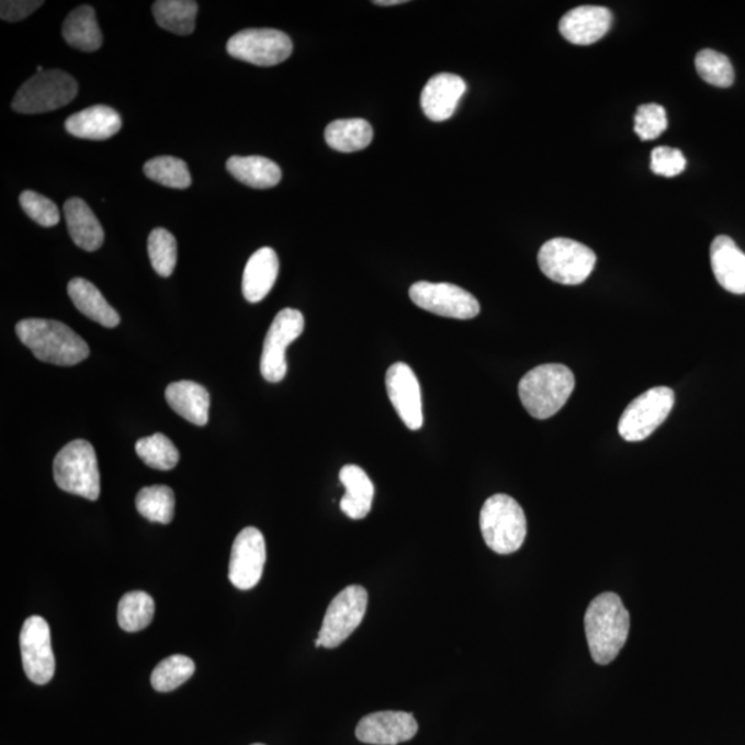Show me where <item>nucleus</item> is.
<instances>
[{
  "label": "nucleus",
  "mask_w": 745,
  "mask_h": 745,
  "mask_svg": "<svg viewBox=\"0 0 745 745\" xmlns=\"http://www.w3.org/2000/svg\"><path fill=\"white\" fill-rule=\"evenodd\" d=\"M584 625L592 661L607 666L629 640L630 613L619 595L603 592L589 603Z\"/></svg>",
  "instance_id": "1"
},
{
  "label": "nucleus",
  "mask_w": 745,
  "mask_h": 745,
  "mask_svg": "<svg viewBox=\"0 0 745 745\" xmlns=\"http://www.w3.org/2000/svg\"><path fill=\"white\" fill-rule=\"evenodd\" d=\"M15 334L45 363L75 366L90 355L88 342L61 321L24 319L15 326Z\"/></svg>",
  "instance_id": "2"
},
{
  "label": "nucleus",
  "mask_w": 745,
  "mask_h": 745,
  "mask_svg": "<svg viewBox=\"0 0 745 745\" xmlns=\"http://www.w3.org/2000/svg\"><path fill=\"white\" fill-rule=\"evenodd\" d=\"M575 376L565 364L549 363L530 370L519 383L518 393L524 409L538 420H546L566 405Z\"/></svg>",
  "instance_id": "3"
},
{
  "label": "nucleus",
  "mask_w": 745,
  "mask_h": 745,
  "mask_svg": "<svg viewBox=\"0 0 745 745\" xmlns=\"http://www.w3.org/2000/svg\"><path fill=\"white\" fill-rule=\"evenodd\" d=\"M479 524L486 545L496 554H513L527 539V516L511 496L495 495L487 498L481 509Z\"/></svg>",
  "instance_id": "4"
},
{
  "label": "nucleus",
  "mask_w": 745,
  "mask_h": 745,
  "mask_svg": "<svg viewBox=\"0 0 745 745\" xmlns=\"http://www.w3.org/2000/svg\"><path fill=\"white\" fill-rule=\"evenodd\" d=\"M53 475L61 490L95 501L100 497V473L94 448L83 439L64 447L53 463Z\"/></svg>",
  "instance_id": "5"
},
{
  "label": "nucleus",
  "mask_w": 745,
  "mask_h": 745,
  "mask_svg": "<svg viewBox=\"0 0 745 745\" xmlns=\"http://www.w3.org/2000/svg\"><path fill=\"white\" fill-rule=\"evenodd\" d=\"M77 94V80L60 69H52L26 80L15 93L12 106L20 114H45L68 105Z\"/></svg>",
  "instance_id": "6"
},
{
  "label": "nucleus",
  "mask_w": 745,
  "mask_h": 745,
  "mask_svg": "<svg viewBox=\"0 0 745 745\" xmlns=\"http://www.w3.org/2000/svg\"><path fill=\"white\" fill-rule=\"evenodd\" d=\"M597 256L588 246L567 238L549 240L539 251V267L561 285H580L591 275Z\"/></svg>",
  "instance_id": "7"
},
{
  "label": "nucleus",
  "mask_w": 745,
  "mask_h": 745,
  "mask_svg": "<svg viewBox=\"0 0 745 745\" xmlns=\"http://www.w3.org/2000/svg\"><path fill=\"white\" fill-rule=\"evenodd\" d=\"M675 402L674 391L656 387L632 400L620 417L619 432L627 442L645 441L666 421Z\"/></svg>",
  "instance_id": "8"
},
{
  "label": "nucleus",
  "mask_w": 745,
  "mask_h": 745,
  "mask_svg": "<svg viewBox=\"0 0 745 745\" xmlns=\"http://www.w3.org/2000/svg\"><path fill=\"white\" fill-rule=\"evenodd\" d=\"M368 599V591L362 586H348L336 595L319 631L321 647L335 648L350 637L366 614Z\"/></svg>",
  "instance_id": "9"
},
{
  "label": "nucleus",
  "mask_w": 745,
  "mask_h": 745,
  "mask_svg": "<svg viewBox=\"0 0 745 745\" xmlns=\"http://www.w3.org/2000/svg\"><path fill=\"white\" fill-rule=\"evenodd\" d=\"M304 316L298 309H282L273 319L262 347L260 370L268 383L286 377V350L304 331Z\"/></svg>",
  "instance_id": "10"
},
{
  "label": "nucleus",
  "mask_w": 745,
  "mask_h": 745,
  "mask_svg": "<svg viewBox=\"0 0 745 745\" xmlns=\"http://www.w3.org/2000/svg\"><path fill=\"white\" fill-rule=\"evenodd\" d=\"M229 56L259 67L278 66L293 52V43L285 32L250 29L238 32L227 43Z\"/></svg>",
  "instance_id": "11"
},
{
  "label": "nucleus",
  "mask_w": 745,
  "mask_h": 745,
  "mask_svg": "<svg viewBox=\"0 0 745 745\" xmlns=\"http://www.w3.org/2000/svg\"><path fill=\"white\" fill-rule=\"evenodd\" d=\"M409 296L418 308L444 318L473 319L481 313V305L473 294L452 283L417 282Z\"/></svg>",
  "instance_id": "12"
},
{
  "label": "nucleus",
  "mask_w": 745,
  "mask_h": 745,
  "mask_svg": "<svg viewBox=\"0 0 745 745\" xmlns=\"http://www.w3.org/2000/svg\"><path fill=\"white\" fill-rule=\"evenodd\" d=\"M21 658L26 677L36 685L49 684L56 671L50 627L41 616L25 620L20 634Z\"/></svg>",
  "instance_id": "13"
},
{
  "label": "nucleus",
  "mask_w": 745,
  "mask_h": 745,
  "mask_svg": "<svg viewBox=\"0 0 745 745\" xmlns=\"http://www.w3.org/2000/svg\"><path fill=\"white\" fill-rule=\"evenodd\" d=\"M267 561L264 535L256 528H245L230 551L228 577L234 587L248 591L261 580Z\"/></svg>",
  "instance_id": "14"
},
{
  "label": "nucleus",
  "mask_w": 745,
  "mask_h": 745,
  "mask_svg": "<svg viewBox=\"0 0 745 745\" xmlns=\"http://www.w3.org/2000/svg\"><path fill=\"white\" fill-rule=\"evenodd\" d=\"M388 398L400 420L411 431H418L425 422L420 383L409 364L394 363L385 376Z\"/></svg>",
  "instance_id": "15"
},
{
  "label": "nucleus",
  "mask_w": 745,
  "mask_h": 745,
  "mask_svg": "<svg viewBox=\"0 0 745 745\" xmlns=\"http://www.w3.org/2000/svg\"><path fill=\"white\" fill-rule=\"evenodd\" d=\"M418 732L416 718L404 711L374 712L357 726L359 742L373 745H398L409 742Z\"/></svg>",
  "instance_id": "16"
},
{
  "label": "nucleus",
  "mask_w": 745,
  "mask_h": 745,
  "mask_svg": "<svg viewBox=\"0 0 745 745\" xmlns=\"http://www.w3.org/2000/svg\"><path fill=\"white\" fill-rule=\"evenodd\" d=\"M613 15L602 7H578L560 21V32L567 42L588 46L602 39L612 26Z\"/></svg>",
  "instance_id": "17"
},
{
  "label": "nucleus",
  "mask_w": 745,
  "mask_h": 745,
  "mask_svg": "<svg viewBox=\"0 0 745 745\" xmlns=\"http://www.w3.org/2000/svg\"><path fill=\"white\" fill-rule=\"evenodd\" d=\"M467 90L464 79L453 74H438L428 80L421 93V109L428 120L443 122L453 116Z\"/></svg>",
  "instance_id": "18"
},
{
  "label": "nucleus",
  "mask_w": 745,
  "mask_h": 745,
  "mask_svg": "<svg viewBox=\"0 0 745 745\" xmlns=\"http://www.w3.org/2000/svg\"><path fill=\"white\" fill-rule=\"evenodd\" d=\"M710 259L718 283L727 292L745 294V255L734 240L726 235L712 240Z\"/></svg>",
  "instance_id": "19"
},
{
  "label": "nucleus",
  "mask_w": 745,
  "mask_h": 745,
  "mask_svg": "<svg viewBox=\"0 0 745 745\" xmlns=\"http://www.w3.org/2000/svg\"><path fill=\"white\" fill-rule=\"evenodd\" d=\"M122 120L115 110L106 105H93L77 112L66 121V128L74 137L103 142L120 133Z\"/></svg>",
  "instance_id": "20"
},
{
  "label": "nucleus",
  "mask_w": 745,
  "mask_h": 745,
  "mask_svg": "<svg viewBox=\"0 0 745 745\" xmlns=\"http://www.w3.org/2000/svg\"><path fill=\"white\" fill-rule=\"evenodd\" d=\"M279 273V259L271 248H261L250 257L246 264L242 292L249 303L262 302L275 285Z\"/></svg>",
  "instance_id": "21"
},
{
  "label": "nucleus",
  "mask_w": 745,
  "mask_h": 745,
  "mask_svg": "<svg viewBox=\"0 0 745 745\" xmlns=\"http://www.w3.org/2000/svg\"><path fill=\"white\" fill-rule=\"evenodd\" d=\"M166 400L177 415L197 427H205L208 421L211 395L201 384L194 382H176L166 388Z\"/></svg>",
  "instance_id": "22"
},
{
  "label": "nucleus",
  "mask_w": 745,
  "mask_h": 745,
  "mask_svg": "<svg viewBox=\"0 0 745 745\" xmlns=\"http://www.w3.org/2000/svg\"><path fill=\"white\" fill-rule=\"evenodd\" d=\"M68 233L75 245L86 251H95L104 244V229L91 212L88 203L80 197H71L64 205Z\"/></svg>",
  "instance_id": "23"
},
{
  "label": "nucleus",
  "mask_w": 745,
  "mask_h": 745,
  "mask_svg": "<svg viewBox=\"0 0 745 745\" xmlns=\"http://www.w3.org/2000/svg\"><path fill=\"white\" fill-rule=\"evenodd\" d=\"M340 481L346 487V495L340 500L341 511L355 521L366 518L374 498L373 482L361 467L352 464L341 469Z\"/></svg>",
  "instance_id": "24"
},
{
  "label": "nucleus",
  "mask_w": 745,
  "mask_h": 745,
  "mask_svg": "<svg viewBox=\"0 0 745 745\" xmlns=\"http://www.w3.org/2000/svg\"><path fill=\"white\" fill-rule=\"evenodd\" d=\"M69 298L75 307L89 319L98 321L104 328H116L120 325V314L111 307L103 294L93 283L83 278H75L68 283Z\"/></svg>",
  "instance_id": "25"
},
{
  "label": "nucleus",
  "mask_w": 745,
  "mask_h": 745,
  "mask_svg": "<svg viewBox=\"0 0 745 745\" xmlns=\"http://www.w3.org/2000/svg\"><path fill=\"white\" fill-rule=\"evenodd\" d=\"M63 36L69 46L80 52H98L103 45V34L95 19L94 9L79 7L68 14L63 25Z\"/></svg>",
  "instance_id": "26"
},
{
  "label": "nucleus",
  "mask_w": 745,
  "mask_h": 745,
  "mask_svg": "<svg viewBox=\"0 0 745 745\" xmlns=\"http://www.w3.org/2000/svg\"><path fill=\"white\" fill-rule=\"evenodd\" d=\"M227 170L242 184L256 190L272 189L282 180V170L272 160L262 157H233Z\"/></svg>",
  "instance_id": "27"
},
{
  "label": "nucleus",
  "mask_w": 745,
  "mask_h": 745,
  "mask_svg": "<svg viewBox=\"0 0 745 745\" xmlns=\"http://www.w3.org/2000/svg\"><path fill=\"white\" fill-rule=\"evenodd\" d=\"M328 146L339 153H357L370 146L373 128L364 120H340L331 122L325 131Z\"/></svg>",
  "instance_id": "28"
},
{
  "label": "nucleus",
  "mask_w": 745,
  "mask_h": 745,
  "mask_svg": "<svg viewBox=\"0 0 745 745\" xmlns=\"http://www.w3.org/2000/svg\"><path fill=\"white\" fill-rule=\"evenodd\" d=\"M153 13L160 29L176 35H190L195 31L197 3L192 0H158Z\"/></svg>",
  "instance_id": "29"
},
{
  "label": "nucleus",
  "mask_w": 745,
  "mask_h": 745,
  "mask_svg": "<svg viewBox=\"0 0 745 745\" xmlns=\"http://www.w3.org/2000/svg\"><path fill=\"white\" fill-rule=\"evenodd\" d=\"M155 602L151 595L133 591L123 595L117 608V623L127 632L147 629L154 619Z\"/></svg>",
  "instance_id": "30"
},
{
  "label": "nucleus",
  "mask_w": 745,
  "mask_h": 745,
  "mask_svg": "<svg viewBox=\"0 0 745 745\" xmlns=\"http://www.w3.org/2000/svg\"><path fill=\"white\" fill-rule=\"evenodd\" d=\"M136 507L148 521L168 524L173 521L174 493L163 485L144 487L136 497Z\"/></svg>",
  "instance_id": "31"
},
{
  "label": "nucleus",
  "mask_w": 745,
  "mask_h": 745,
  "mask_svg": "<svg viewBox=\"0 0 745 745\" xmlns=\"http://www.w3.org/2000/svg\"><path fill=\"white\" fill-rule=\"evenodd\" d=\"M136 453L149 469L158 471L173 470L180 460L179 450L163 433L139 439Z\"/></svg>",
  "instance_id": "32"
},
{
  "label": "nucleus",
  "mask_w": 745,
  "mask_h": 745,
  "mask_svg": "<svg viewBox=\"0 0 745 745\" xmlns=\"http://www.w3.org/2000/svg\"><path fill=\"white\" fill-rule=\"evenodd\" d=\"M144 173L160 185L169 189L185 190L192 179L189 166L184 160L173 157H158L144 165Z\"/></svg>",
  "instance_id": "33"
},
{
  "label": "nucleus",
  "mask_w": 745,
  "mask_h": 745,
  "mask_svg": "<svg viewBox=\"0 0 745 745\" xmlns=\"http://www.w3.org/2000/svg\"><path fill=\"white\" fill-rule=\"evenodd\" d=\"M195 673V663L190 657L174 655L160 662L154 669L151 684L155 690L168 693L180 688Z\"/></svg>",
  "instance_id": "34"
},
{
  "label": "nucleus",
  "mask_w": 745,
  "mask_h": 745,
  "mask_svg": "<svg viewBox=\"0 0 745 745\" xmlns=\"http://www.w3.org/2000/svg\"><path fill=\"white\" fill-rule=\"evenodd\" d=\"M696 69L700 78L716 88H731L734 82V68L722 53L704 49L696 56Z\"/></svg>",
  "instance_id": "35"
},
{
  "label": "nucleus",
  "mask_w": 745,
  "mask_h": 745,
  "mask_svg": "<svg viewBox=\"0 0 745 745\" xmlns=\"http://www.w3.org/2000/svg\"><path fill=\"white\" fill-rule=\"evenodd\" d=\"M148 256L155 272L168 278L177 264V242L168 229L155 228L148 238Z\"/></svg>",
  "instance_id": "36"
},
{
  "label": "nucleus",
  "mask_w": 745,
  "mask_h": 745,
  "mask_svg": "<svg viewBox=\"0 0 745 745\" xmlns=\"http://www.w3.org/2000/svg\"><path fill=\"white\" fill-rule=\"evenodd\" d=\"M20 205L26 216L42 227H55L60 222V212H58L56 203L50 201L49 197L37 194V192L24 191L20 195Z\"/></svg>",
  "instance_id": "37"
},
{
  "label": "nucleus",
  "mask_w": 745,
  "mask_h": 745,
  "mask_svg": "<svg viewBox=\"0 0 745 745\" xmlns=\"http://www.w3.org/2000/svg\"><path fill=\"white\" fill-rule=\"evenodd\" d=\"M667 126V112L662 105L643 104L637 109L634 131L643 142L661 137Z\"/></svg>",
  "instance_id": "38"
},
{
  "label": "nucleus",
  "mask_w": 745,
  "mask_h": 745,
  "mask_svg": "<svg viewBox=\"0 0 745 745\" xmlns=\"http://www.w3.org/2000/svg\"><path fill=\"white\" fill-rule=\"evenodd\" d=\"M651 168L657 176L675 177L685 170L686 159L677 148L658 147L653 149Z\"/></svg>",
  "instance_id": "39"
},
{
  "label": "nucleus",
  "mask_w": 745,
  "mask_h": 745,
  "mask_svg": "<svg viewBox=\"0 0 745 745\" xmlns=\"http://www.w3.org/2000/svg\"><path fill=\"white\" fill-rule=\"evenodd\" d=\"M42 4L43 2H39V0H3L0 3V15H2V20L9 21V23H18V21L36 12Z\"/></svg>",
  "instance_id": "40"
},
{
  "label": "nucleus",
  "mask_w": 745,
  "mask_h": 745,
  "mask_svg": "<svg viewBox=\"0 0 745 745\" xmlns=\"http://www.w3.org/2000/svg\"><path fill=\"white\" fill-rule=\"evenodd\" d=\"M402 3H406L405 0H377V2H374V4H379V7H395V4Z\"/></svg>",
  "instance_id": "41"
},
{
  "label": "nucleus",
  "mask_w": 745,
  "mask_h": 745,
  "mask_svg": "<svg viewBox=\"0 0 745 745\" xmlns=\"http://www.w3.org/2000/svg\"><path fill=\"white\" fill-rule=\"evenodd\" d=\"M43 71H45V68H43L42 66H37V67H36V72H37V74L43 72Z\"/></svg>",
  "instance_id": "42"
},
{
  "label": "nucleus",
  "mask_w": 745,
  "mask_h": 745,
  "mask_svg": "<svg viewBox=\"0 0 745 745\" xmlns=\"http://www.w3.org/2000/svg\"><path fill=\"white\" fill-rule=\"evenodd\" d=\"M253 745H264V744H253Z\"/></svg>",
  "instance_id": "43"
}]
</instances>
